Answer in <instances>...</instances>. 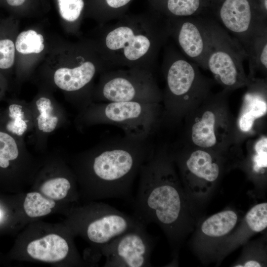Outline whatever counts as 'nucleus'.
I'll return each mask as SVG.
<instances>
[{
  "instance_id": "1",
  "label": "nucleus",
  "mask_w": 267,
  "mask_h": 267,
  "mask_svg": "<svg viewBox=\"0 0 267 267\" xmlns=\"http://www.w3.org/2000/svg\"><path fill=\"white\" fill-rule=\"evenodd\" d=\"M173 162L165 150H154L142 164L133 216L146 226L158 224L177 251L188 230L190 205Z\"/></svg>"
},
{
  "instance_id": "2",
  "label": "nucleus",
  "mask_w": 267,
  "mask_h": 267,
  "mask_svg": "<svg viewBox=\"0 0 267 267\" xmlns=\"http://www.w3.org/2000/svg\"><path fill=\"white\" fill-rule=\"evenodd\" d=\"M154 150L148 139L125 135L110 138L79 155L77 175L93 198H121L132 202L134 180Z\"/></svg>"
},
{
  "instance_id": "3",
  "label": "nucleus",
  "mask_w": 267,
  "mask_h": 267,
  "mask_svg": "<svg viewBox=\"0 0 267 267\" xmlns=\"http://www.w3.org/2000/svg\"><path fill=\"white\" fill-rule=\"evenodd\" d=\"M102 24L96 49L110 69L137 68L153 73L170 35L167 19L151 9Z\"/></svg>"
},
{
  "instance_id": "4",
  "label": "nucleus",
  "mask_w": 267,
  "mask_h": 267,
  "mask_svg": "<svg viewBox=\"0 0 267 267\" xmlns=\"http://www.w3.org/2000/svg\"><path fill=\"white\" fill-rule=\"evenodd\" d=\"M158 103L137 101L92 102L80 111L76 118L79 127L109 124L121 128L124 135L148 139L158 121Z\"/></svg>"
},
{
  "instance_id": "5",
  "label": "nucleus",
  "mask_w": 267,
  "mask_h": 267,
  "mask_svg": "<svg viewBox=\"0 0 267 267\" xmlns=\"http://www.w3.org/2000/svg\"><path fill=\"white\" fill-rule=\"evenodd\" d=\"M206 19L210 36L207 69L226 89L249 85L251 80L243 66L247 58L245 49L215 19L207 17Z\"/></svg>"
},
{
  "instance_id": "6",
  "label": "nucleus",
  "mask_w": 267,
  "mask_h": 267,
  "mask_svg": "<svg viewBox=\"0 0 267 267\" xmlns=\"http://www.w3.org/2000/svg\"><path fill=\"white\" fill-rule=\"evenodd\" d=\"M93 90L92 102L137 101L158 103L162 94L152 72L137 68H120L100 74Z\"/></svg>"
},
{
  "instance_id": "7",
  "label": "nucleus",
  "mask_w": 267,
  "mask_h": 267,
  "mask_svg": "<svg viewBox=\"0 0 267 267\" xmlns=\"http://www.w3.org/2000/svg\"><path fill=\"white\" fill-rule=\"evenodd\" d=\"M162 67L166 83L164 97L169 110L174 111L182 100L206 90L198 66L173 46L165 49Z\"/></svg>"
},
{
  "instance_id": "8",
  "label": "nucleus",
  "mask_w": 267,
  "mask_h": 267,
  "mask_svg": "<svg viewBox=\"0 0 267 267\" xmlns=\"http://www.w3.org/2000/svg\"><path fill=\"white\" fill-rule=\"evenodd\" d=\"M81 210L79 230L99 250L119 236L143 224L133 215L105 203L93 204Z\"/></svg>"
},
{
  "instance_id": "9",
  "label": "nucleus",
  "mask_w": 267,
  "mask_h": 267,
  "mask_svg": "<svg viewBox=\"0 0 267 267\" xmlns=\"http://www.w3.org/2000/svg\"><path fill=\"white\" fill-rule=\"evenodd\" d=\"M144 224L115 238L102 247L100 252L106 260V267H151L153 237Z\"/></svg>"
},
{
  "instance_id": "10",
  "label": "nucleus",
  "mask_w": 267,
  "mask_h": 267,
  "mask_svg": "<svg viewBox=\"0 0 267 267\" xmlns=\"http://www.w3.org/2000/svg\"><path fill=\"white\" fill-rule=\"evenodd\" d=\"M172 158L178 163L183 187L188 197L190 194L200 199L208 195L221 175L218 158L202 148L193 151L183 159L177 156Z\"/></svg>"
},
{
  "instance_id": "11",
  "label": "nucleus",
  "mask_w": 267,
  "mask_h": 267,
  "mask_svg": "<svg viewBox=\"0 0 267 267\" xmlns=\"http://www.w3.org/2000/svg\"><path fill=\"white\" fill-rule=\"evenodd\" d=\"M170 38L179 51L198 66L207 69L210 36L206 17L166 18Z\"/></svg>"
},
{
  "instance_id": "12",
  "label": "nucleus",
  "mask_w": 267,
  "mask_h": 267,
  "mask_svg": "<svg viewBox=\"0 0 267 267\" xmlns=\"http://www.w3.org/2000/svg\"><path fill=\"white\" fill-rule=\"evenodd\" d=\"M219 24L230 33L245 49L262 18L253 0H221L211 9Z\"/></svg>"
},
{
  "instance_id": "13",
  "label": "nucleus",
  "mask_w": 267,
  "mask_h": 267,
  "mask_svg": "<svg viewBox=\"0 0 267 267\" xmlns=\"http://www.w3.org/2000/svg\"><path fill=\"white\" fill-rule=\"evenodd\" d=\"M233 210H224L204 220L194 236L192 243L195 252L203 259L218 258L222 246L240 221Z\"/></svg>"
},
{
  "instance_id": "14",
  "label": "nucleus",
  "mask_w": 267,
  "mask_h": 267,
  "mask_svg": "<svg viewBox=\"0 0 267 267\" xmlns=\"http://www.w3.org/2000/svg\"><path fill=\"white\" fill-rule=\"evenodd\" d=\"M267 227V203L253 206L246 213L224 243L220 253V259L225 257L237 248L245 244L252 236L262 232Z\"/></svg>"
},
{
  "instance_id": "15",
  "label": "nucleus",
  "mask_w": 267,
  "mask_h": 267,
  "mask_svg": "<svg viewBox=\"0 0 267 267\" xmlns=\"http://www.w3.org/2000/svg\"><path fill=\"white\" fill-rule=\"evenodd\" d=\"M214 111L208 110L197 118L191 128L193 143L202 149H208L220 144L226 134L227 126Z\"/></svg>"
},
{
  "instance_id": "16",
  "label": "nucleus",
  "mask_w": 267,
  "mask_h": 267,
  "mask_svg": "<svg viewBox=\"0 0 267 267\" xmlns=\"http://www.w3.org/2000/svg\"><path fill=\"white\" fill-rule=\"evenodd\" d=\"M150 9L165 18L202 16L211 11L212 0H147Z\"/></svg>"
},
{
  "instance_id": "17",
  "label": "nucleus",
  "mask_w": 267,
  "mask_h": 267,
  "mask_svg": "<svg viewBox=\"0 0 267 267\" xmlns=\"http://www.w3.org/2000/svg\"><path fill=\"white\" fill-rule=\"evenodd\" d=\"M70 247L67 241L56 234H50L30 242L27 252L32 258L45 262H56L68 255Z\"/></svg>"
},
{
  "instance_id": "18",
  "label": "nucleus",
  "mask_w": 267,
  "mask_h": 267,
  "mask_svg": "<svg viewBox=\"0 0 267 267\" xmlns=\"http://www.w3.org/2000/svg\"><path fill=\"white\" fill-rule=\"evenodd\" d=\"M34 128L38 134L45 135L54 131L61 123V115L57 106L50 99L42 96L30 106Z\"/></svg>"
},
{
  "instance_id": "19",
  "label": "nucleus",
  "mask_w": 267,
  "mask_h": 267,
  "mask_svg": "<svg viewBox=\"0 0 267 267\" xmlns=\"http://www.w3.org/2000/svg\"><path fill=\"white\" fill-rule=\"evenodd\" d=\"M252 76L256 71L266 73L267 69V21H260L256 26L245 49Z\"/></svg>"
},
{
  "instance_id": "20",
  "label": "nucleus",
  "mask_w": 267,
  "mask_h": 267,
  "mask_svg": "<svg viewBox=\"0 0 267 267\" xmlns=\"http://www.w3.org/2000/svg\"><path fill=\"white\" fill-rule=\"evenodd\" d=\"M134 0H89V13L102 25L122 17Z\"/></svg>"
},
{
  "instance_id": "21",
  "label": "nucleus",
  "mask_w": 267,
  "mask_h": 267,
  "mask_svg": "<svg viewBox=\"0 0 267 267\" xmlns=\"http://www.w3.org/2000/svg\"><path fill=\"white\" fill-rule=\"evenodd\" d=\"M7 114L4 128L12 135L23 139V136L34 128L30 106L19 103L11 104L8 105Z\"/></svg>"
},
{
  "instance_id": "22",
  "label": "nucleus",
  "mask_w": 267,
  "mask_h": 267,
  "mask_svg": "<svg viewBox=\"0 0 267 267\" xmlns=\"http://www.w3.org/2000/svg\"><path fill=\"white\" fill-rule=\"evenodd\" d=\"M267 111V102L262 96L257 93H247L238 119L240 130L244 133L250 132L256 120L264 116Z\"/></svg>"
},
{
  "instance_id": "23",
  "label": "nucleus",
  "mask_w": 267,
  "mask_h": 267,
  "mask_svg": "<svg viewBox=\"0 0 267 267\" xmlns=\"http://www.w3.org/2000/svg\"><path fill=\"white\" fill-rule=\"evenodd\" d=\"M23 139L0 129V168L7 169L19 160L25 150Z\"/></svg>"
},
{
  "instance_id": "24",
  "label": "nucleus",
  "mask_w": 267,
  "mask_h": 267,
  "mask_svg": "<svg viewBox=\"0 0 267 267\" xmlns=\"http://www.w3.org/2000/svg\"><path fill=\"white\" fill-rule=\"evenodd\" d=\"M54 201L49 199L40 192L27 194L23 203L24 211L29 217L37 218L49 214L54 207Z\"/></svg>"
},
{
  "instance_id": "25",
  "label": "nucleus",
  "mask_w": 267,
  "mask_h": 267,
  "mask_svg": "<svg viewBox=\"0 0 267 267\" xmlns=\"http://www.w3.org/2000/svg\"><path fill=\"white\" fill-rule=\"evenodd\" d=\"M72 188L70 178L62 177L49 178L45 181L40 188V191L46 198L53 201L66 197Z\"/></svg>"
},
{
  "instance_id": "26",
  "label": "nucleus",
  "mask_w": 267,
  "mask_h": 267,
  "mask_svg": "<svg viewBox=\"0 0 267 267\" xmlns=\"http://www.w3.org/2000/svg\"><path fill=\"white\" fill-rule=\"evenodd\" d=\"M43 36L35 31L29 30L21 32L15 42L16 50L24 54L39 53L44 47Z\"/></svg>"
},
{
  "instance_id": "27",
  "label": "nucleus",
  "mask_w": 267,
  "mask_h": 267,
  "mask_svg": "<svg viewBox=\"0 0 267 267\" xmlns=\"http://www.w3.org/2000/svg\"><path fill=\"white\" fill-rule=\"evenodd\" d=\"M252 174L257 178L265 176L267 168V138L263 136L256 143L250 159Z\"/></svg>"
},
{
  "instance_id": "28",
  "label": "nucleus",
  "mask_w": 267,
  "mask_h": 267,
  "mask_svg": "<svg viewBox=\"0 0 267 267\" xmlns=\"http://www.w3.org/2000/svg\"><path fill=\"white\" fill-rule=\"evenodd\" d=\"M56 2L60 16L70 22L77 21L86 6L84 0H56Z\"/></svg>"
},
{
  "instance_id": "29",
  "label": "nucleus",
  "mask_w": 267,
  "mask_h": 267,
  "mask_svg": "<svg viewBox=\"0 0 267 267\" xmlns=\"http://www.w3.org/2000/svg\"><path fill=\"white\" fill-rule=\"evenodd\" d=\"M247 247L242 257L232 266L234 267H261L266 265L265 250Z\"/></svg>"
},
{
  "instance_id": "30",
  "label": "nucleus",
  "mask_w": 267,
  "mask_h": 267,
  "mask_svg": "<svg viewBox=\"0 0 267 267\" xmlns=\"http://www.w3.org/2000/svg\"><path fill=\"white\" fill-rule=\"evenodd\" d=\"M15 45L9 39L0 40V69L10 68L14 64Z\"/></svg>"
},
{
  "instance_id": "31",
  "label": "nucleus",
  "mask_w": 267,
  "mask_h": 267,
  "mask_svg": "<svg viewBox=\"0 0 267 267\" xmlns=\"http://www.w3.org/2000/svg\"><path fill=\"white\" fill-rule=\"evenodd\" d=\"M263 19L267 20V0H253Z\"/></svg>"
},
{
  "instance_id": "32",
  "label": "nucleus",
  "mask_w": 267,
  "mask_h": 267,
  "mask_svg": "<svg viewBox=\"0 0 267 267\" xmlns=\"http://www.w3.org/2000/svg\"><path fill=\"white\" fill-rule=\"evenodd\" d=\"M27 0H6L7 3L13 7H18L25 4Z\"/></svg>"
},
{
  "instance_id": "33",
  "label": "nucleus",
  "mask_w": 267,
  "mask_h": 267,
  "mask_svg": "<svg viewBox=\"0 0 267 267\" xmlns=\"http://www.w3.org/2000/svg\"><path fill=\"white\" fill-rule=\"evenodd\" d=\"M212 0V2H214L218 1L221 0Z\"/></svg>"
},
{
  "instance_id": "34",
  "label": "nucleus",
  "mask_w": 267,
  "mask_h": 267,
  "mask_svg": "<svg viewBox=\"0 0 267 267\" xmlns=\"http://www.w3.org/2000/svg\"><path fill=\"white\" fill-rule=\"evenodd\" d=\"M1 212L0 211V219L1 218Z\"/></svg>"
}]
</instances>
